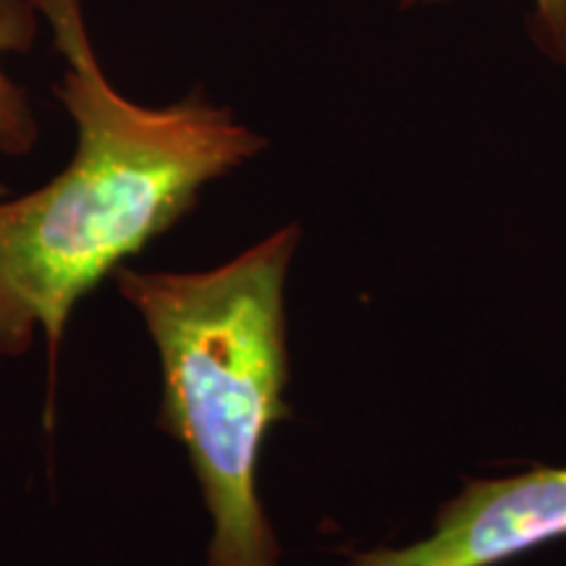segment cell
Returning a JSON list of instances; mask_svg holds the SVG:
<instances>
[{
	"mask_svg": "<svg viewBox=\"0 0 566 566\" xmlns=\"http://www.w3.org/2000/svg\"><path fill=\"white\" fill-rule=\"evenodd\" d=\"M32 6L66 61L55 95L76 124V153L45 187L0 202V357L30 352L40 328L53 401L74 304L268 142L200 92L166 108L126 101L92 51L82 0Z\"/></svg>",
	"mask_w": 566,
	"mask_h": 566,
	"instance_id": "1",
	"label": "cell"
},
{
	"mask_svg": "<svg viewBox=\"0 0 566 566\" xmlns=\"http://www.w3.org/2000/svg\"><path fill=\"white\" fill-rule=\"evenodd\" d=\"M296 247L300 226H283L212 271L113 273L158 346V424L187 449L212 522L205 566L281 562L258 467L268 436L292 417L283 289Z\"/></svg>",
	"mask_w": 566,
	"mask_h": 566,
	"instance_id": "2",
	"label": "cell"
},
{
	"mask_svg": "<svg viewBox=\"0 0 566 566\" xmlns=\"http://www.w3.org/2000/svg\"><path fill=\"white\" fill-rule=\"evenodd\" d=\"M566 537V467L467 478L433 530L401 548L352 551L346 566H499Z\"/></svg>",
	"mask_w": 566,
	"mask_h": 566,
	"instance_id": "3",
	"label": "cell"
},
{
	"mask_svg": "<svg viewBox=\"0 0 566 566\" xmlns=\"http://www.w3.org/2000/svg\"><path fill=\"white\" fill-rule=\"evenodd\" d=\"M38 38V9L32 0H0V153L27 155L38 142L27 92L3 71L6 53L30 51Z\"/></svg>",
	"mask_w": 566,
	"mask_h": 566,
	"instance_id": "4",
	"label": "cell"
},
{
	"mask_svg": "<svg viewBox=\"0 0 566 566\" xmlns=\"http://www.w3.org/2000/svg\"><path fill=\"white\" fill-rule=\"evenodd\" d=\"M407 9L412 6H433L446 0H401ZM533 3V34L537 48L551 61L566 63V0H530Z\"/></svg>",
	"mask_w": 566,
	"mask_h": 566,
	"instance_id": "5",
	"label": "cell"
}]
</instances>
